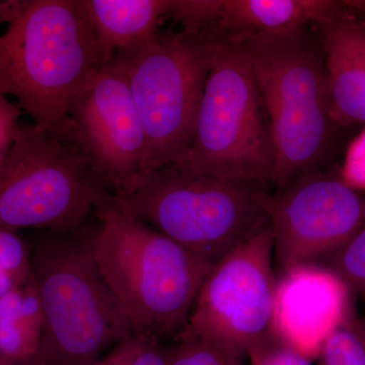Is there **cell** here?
Returning a JSON list of instances; mask_svg holds the SVG:
<instances>
[{
  "label": "cell",
  "mask_w": 365,
  "mask_h": 365,
  "mask_svg": "<svg viewBox=\"0 0 365 365\" xmlns=\"http://www.w3.org/2000/svg\"><path fill=\"white\" fill-rule=\"evenodd\" d=\"M93 212V258L132 333L176 341L213 266L141 222L112 192Z\"/></svg>",
  "instance_id": "6da1fadb"
},
{
  "label": "cell",
  "mask_w": 365,
  "mask_h": 365,
  "mask_svg": "<svg viewBox=\"0 0 365 365\" xmlns=\"http://www.w3.org/2000/svg\"><path fill=\"white\" fill-rule=\"evenodd\" d=\"M251 62L267 113L278 191L322 170L341 127L334 121L325 54L313 26L237 42Z\"/></svg>",
  "instance_id": "7a4b0ae2"
},
{
  "label": "cell",
  "mask_w": 365,
  "mask_h": 365,
  "mask_svg": "<svg viewBox=\"0 0 365 365\" xmlns=\"http://www.w3.org/2000/svg\"><path fill=\"white\" fill-rule=\"evenodd\" d=\"M93 230H36L32 280L44 314L45 365H95L131 335L123 309L98 270Z\"/></svg>",
  "instance_id": "3957f363"
},
{
  "label": "cell",
  "mask_w": 365,
  "mask_h": 365,
  "mask_svg": "<svg viewBox=\"0 0 365 365\" xmlns=\"http://www.w3.org/2000/svg\"><path fill=\"white\" fill-rule=\"evenodd\" d=\"M104 64L83 0H32L0 36V93L16 97L41 129L68 117Z\"/></svg>",
  "instance_id": "277c9868"
},
{
  "label": "cell",
  "mask_w": 365,
  "mask_h": 365,
  "mask_svg": "<svg viewBox=\"0 0 365 365\" xmlns=\"http://www.w3.org/2000/svg\"><path fill=\"white\" fill-rule=\"evenodd\" d=\"M119 197L135 217L215 266L270 222L269 187L203 176L177 165L143 173Z\"/></svg>",
  "instance_id": "5b68a950"
},
{
  "label": "cell",
  "mask_w": 365,
  "mask_h": 365,
  "mask_svg": "<svg viewBox=\"0 0 365 365\" xmlns=\"http://www.w3.org/2000/svg\"><path fill=\"white\" fill-rule=\"evenodd\" d=\"M209 72L186 157L172 163L203 175L270 187L275 151L251 62L240 43L206 33Z\"/></svg>",
  "instance_id": "8992f818"
},
{
  "label": "cell",
  "mask_w": 365,
  "mask_h": 365,
  "mask_svg": "<svg viewBox=\"0 0 365 365\" xmlns=\"http://www.w3.org/2000/svg\"><path fill=\"white\" fill-rule=\"evenodd\" d=\"M109 192L91 169L68 117L49 129L20 124L0 170V227L78 230Z\"/></svg>",
  "instance_id": "52a82bcc"
},
{
  "label": "cell",
  "mask_w": 365,
  "mask_h": 365,
  "mask_svg": "<svg viewBox=\"0 0 365 365\" xmlns=\"http://www.w3.org/2000/svg\"><path fill=\"white\" fill-rule=\"evenodd\" d=\"M209 59L207 34L182 30L158 31L145 42L112 57L143 122L146 138L143 173L180 163L188 153Z\"/></svg>",
  "instance_id": "ba28073f"
},
{
  "label": "cell",
  "mask_w": 365,
  "mask_h": 365,
  "mask_svg": "<svg viewBox=\"0 0 365 365\" xmlns=\"http://www.w3.org/2000/svg\"><path fill=\"white\" fill-rule=\"evenodd\" d=\"M277 282L269 222L213 266L182 334L244 362L273 335Z\"/></svg>",
  "instance_id": "9c48e42d"
},
{
  "label": "cell",
  "mask_w": 365,
  "mask_h": 365,
  "mask_svg": "<svg viewBox=\"0 0 365 365\" xmlns=\"http://www.w3.org/2000/svg\"><path fill=\"white\" fill-rule=\"evenodd\" d=\"M277 277L322 265L365 225V195L340 175L314 170L274 195L270 217Z\"/></svg>",
  "instance_id": "30bf717a"
},
{
  "label": "cell",
  "mask_w": 365,
  "mask_h": 365,
  "mask_svg": "<svg viewBox=\"0 0 365 365\" xmlns=\"http://www.w3.org/2000/svg\"><path fill=\"white\" fill-rule=\"evenodd\" d=\"M73 136L91 169L117 196L143 173L146 138L123 74L110 60L68 109Z\"/></svg>",
  "instance_id": "8fae6325"
},
{
  "label": "cell",
  "mask_w": 365,
  "mask_h": 365,
  "mask_svg": "<svg viewBox=\"0 0 365 365\" xmlns=\"http://www.w3.org/2000/svg\"><path fill=\"white\" fill-rule=\"evenodd\" d=\"M349 289L332 271L321 265L302 266L278 277L273 334L309 359L349 309Z\"/></svg>",
  "instance_id": "7c38bea8"
},
{
  "label": "cell",
  "mask_w": 365,
  "mask_h": 365,
  "mask_svg": "<svg viewBox=\"0 0 365 365\" xmlns=\"http://www.w3.org/2000/svg\"><path fill=\"white\" fill-rule=\"evenodd\" d=\"M313 28L325 54L334 121L340 127L365 124V21L340 1Z\"/></svg>",
  "instance_id": "4fadbf2b"
},
{
  "label": "cell",
  "mask_w": 365,
  "mask_h": 365,
  "mask_svg": "<svg viewBox=\"0 0 365 365\" xmlns=\"http://www.w3.org/2000/svg\"><path fill=\"white\" fill-rule=\"evenodd\" d=\"M340 6L333 0H223L213 35L241 42L317 26Z\"/></svg>",
  "instance_id": "5bb4252c"
},
{
  "label": "cell",
  "mask_w": 365,
  "mask_h": 365,
  "mask_svg": "<svg viewBox=\"0 0 365 365\" xmlns=\"http://www.w3.org/2000/svg\"><path fill=\"white\" fill-rule=\"evenodd\" d=\"M105 63L158 32L168 0H83Z\"/></svg>",
  "instance_id": "9a60e30c"
},
{
  "label": "cell",
  "mask_w": 365,
  "mask_h": 365,
  "mask_svg": "<svg viewBox=\"0 0 365 365\" xmlns=\"http://www.w3.org/2000/svg\"><path fill=\"white\" fill-rule=\"evenodd\" d=\"M43 332L42 304L31 277L0 299V357L14 365H45Z\"/></svg>",
  "instance_id": "2e32d148"
},
{
  "label": "cell",
  "mask_w": 365,
  "mask_h": 365,
  "mask_svg": "<svg viewBox=\"0 0 365 365\" xmlns=\"http://www.w3.org/2000/svg\"><path fill=\"white\" fill-rule=\"evenodd\" d=\"M319 365H365V333L360 319L350 314L319 346Z\"/></svg>",
  "instance_id": "e0dca14e"
},
{
  "label": "cell",
  "mask_w": 365,
  "mask_h": 365,
  "mask_svg": "<svg viewBox=\"0 0 365 365\" xmlns=\"http://www.w3.org/2000/svg\"><path fill=\"white\" fill-rule=\"evenodd\" d=\"M321 266L336 274L353 294L365 299V225Z\"/></svg>",
  "instance_id": "ac0fdd59"
},
{
  "label": "cell",
  "mask_w": 365,
  "mask_h": 365,
  "mask_svg": "<svg viewBox=\"0 0 365 365\" xmlns=\"http://www.w3.org/2000/svg\"><path fill=\"white\" fill-rule=\"evenodd\" d=\"M95 365H170L168 346L146 336H126Z\"/></svg>",
  "instance_id": "d6986e66"
},
{
  "label": "cell",
  "mask_w": 365,
  "mask_h": 365,
  "mask_svg": "<svg viewBox=\"0 0 365 365\" xmlns=\"http://www.w3.org/2000/svg\"><path fill=\"white\" fill-rule=\"evenodd\" d=\"M223 0H168L163 19L180 24L182 31L210 32L222 11Z\"/></svg>",
  "instance_id": "ffe728a7"
},
{
  "label": "cell",
  "mask_w": 365,
  "mask_h": 365,
  "mask_svg": "<svg viewBox=\"0 0 365 365\" xmlns=\"http://www.w3.org/2000/svg\"><path fill=\"white\" fill-rule=\"evenodd\" d=\"M168 357L170 365H244L205 341L185 334L168 346Z\"/></svg>",
  "instance_id": "44dd1931"
},
{
  "label": "cell",
  "mask_w": 365,
  "mask_h": 365,
  "mask_svg": "<svg viewBox=\"0 0 365 365\" xmlns=\"http://www.w3.org/2000/svg\"><path fill=\"white\" fill-rule=\"evenodd\" d=\"M0 272L26 284L32 277V248L18 232L0 227Z\"/></svg>",
  "instance_id": "7402d4cb"
},
{
  "label": "cell",
  "mask_w": 365,
  "mask_h": 365,
  "mask_svg": "<svg viewBox=\"0 0 365 365\" xmlns=\"http://www.w3.org/2000/svg\"><path fill=\"white\" fill-rule=\"evenodd\" d=\"M247 360L248 365H313L309 356L283 342L274 334L254 349Z\"/></svg>",
  "instance_id": "603a6c76"
},
{
  "label": "cell",
  "mask_w": 365,
  "mask_h": 365,
  "mask_svg": "<svg viewBox=\"0 0 365 365\" xmlns=\"http://www.w3.org/2000/svg\"><path fill=\"white\" fill-rule=\"evenodd\" d=\"M340 177L353 189L365 193V127L348 148Z\"/></svg>",
  "instance_id": "cb8c5ba5"
},
{
  "label": "cell",
  "mask_w": 365,
  "mask_h": 365,
  "mask_svg": "<svg viewBox=\"0 0 365 365\" xmlns=\"http://www.w3.org/2000/svg\"><path fill=\"white\" fill-rule=\"evenodd\" d=\"M23 113L18 103L11 102L6 95L0 93V170L13 146L20 125L19 119Z\"/></svg>",
  "instance_id": "d4e9b609"
},
{
  "label": "cell",
  "mask_w": 365,
  "mask_h": 365,
  "mask_svg": "<svg viewBox=\"0 0 365 365\" xmlns=\"http://www.w3.org/2000/svg\"><path fill=\"white\" fill-rule=\"evenodd\" d=\"M32 4V0H4L0 1V26H9L20 20Z\"/></svg>",
  "instance_id": "484cf974"
},
{
  "label": "cell",
  "mask_w": 365,
  "mask_h": 365,
  "mask_svg": "<svg viewBox=\"0 0 365 365\" xmlns=\"http://www.w3.org/2000/svg\"><path fill=\"white\" fill-rule=\"evenodd\" d=\"M20 287L21 285L18 281L14 280L7 274L0 272V299Z\"/></svg>",
  "instance_id": "4316f807"
},
{
  "label": "cell",
  "mask_w": 365,
  "mask_h": 365,
  "mask_svg": "<svg viewBox=\"0 0 365 365\" xmlns=\"http://www.w3.org/2000/svg\"><path fill=\"white\" fill-rule=\"evenodd\" d=\"M342 2L348 9L365 21V0H346Z\"/></svg>",
  "instance_id": "83f0119b"
},
{
  "label": "cell",
  "mask_w": 365,
  "mask_h": 365,
  "mask_svg": "<svg viewBox=\"0 0 365 365\" xmlns=\"http://www.w3.org/2000/svg\"><path fill=\"white\" fill-rule=\"evenodd\" d=\"M0 365H14V364H9V362L6 361V359H1V357H0Z\"/></svg>",
  "instance_id": "f1b7e54d"
},
{
  "label": "cell",
  "mask_w": 365,
  "mask_h": 365,
  "mask_svg": "<svg viewBox=\"0 0 365 365\" xmlns=\"http://www.w3.org/2000/svg\"><path fill=\"white\" fill-rule=\"evenodd\" d=\"M360 324H361L362 329H364L365 333V318L360 319Z\"/></svg>",
  "instance_id": "f546056e"
}]
</instances>
